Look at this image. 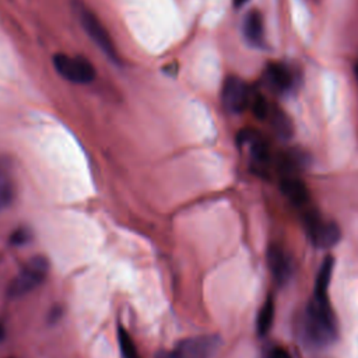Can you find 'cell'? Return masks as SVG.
I'll use <instances>...</instances> for the list:
<instances>
[{"instance_id": "12", "label": "cell", "mask_w": 358, "mask_h": 358, "mask_svg": "<svg viewBox=\"0 0 358 358\" xmlns=\"http://www.w3.org/2000/svg\"><path fill=\"white\" fill-rule=\"evenodd\" d=\"M266 77H267V81L270 83V85L278 91L288 90L292 83L291 73L287 70L285 66H282L280 63H270L266 70Z\"/></svg>"}, {"instance_id": "3", "label": "cell", "mask_w": 358, "mask_h": 358, "mask_svg": "<svg viewBox=\"0 0 358 358\" xmlns=\"http://www.w3.org/2000/svg\"><path fill=\"white\" fill-rule=\"evenodd\" d=\"M53 64L57 73L71 83L88 84L95 78L94 66L84 57L57 53L53 57Z\"/></svg>"}, {"instance_id": "13", "label": "cell", "mask_w": 358, "mask_h": 358, "mask_svg": "<svg viewBox=\"0 0 358 358\" xmlns=\"http://www.w3.org/2000/svg\"><path fill=\"white\" fill-rule=\"evenodd\" d=\"M274 319V301L271 298H267L263 306L260 308L256 319V331L259 336H266L273 324Z\"/></svg>"}, {"instance_id": "17", "label": "cell", "mask_w": 358, "mask_h": 358, "mask_svg": "<svg viewBox=\"0 0 358 358\" xmlns=\"http://www.w3.org/2000/svg\"><path fill=\"white\" fill-rule=\"evenodd\" d=\"M13 194V185L7 179H0V211L11 203Z\"/></svg>"}, {"instance_id": "14", "label": "cell", "mask_w": 358, "mask_h": 358, "mask_svg": "<svg viewBox=\"0 0 358 358\" xmlns=\"http://www.w3.org/2000/svg\"><path fill=\"white\" fill-rule=\"evenodd\" d=\"M271 124L275 133L282 138H288L292 134V124L281 109H274L271 112Z\"/></svg>"}, {"instance_id": "5", "label": "cell", "mask_w": 358, "mask_h": 358, "mask_svg": "<svg viewBox=\"0 0 358 358\" xmlns=\"http://www.w3.org/2000/svg\"><path fill=\"white\" fill-rule=\"evenodd\" d=\"M221 344V338L215 334L194 336L182 340L172 357L173 358H211Z\"/></svg>"}, {"instance_id": "8", "label": "cell", "mask_w": 358, "mask_h": 358, "mask_svg": "<svg viewBox=\"0 0 358 358\" xmlns=\"http://www.w3.org/2000/svg\"><path fill=\"white\" fill-rule=\"evenodd\" d=\"M267 264L268 268L277 281V284L284 285L288 282L292 274L291 259L285 250L278 245H270L267 249Z\"/></svg>"}, {"instance_id": "16", "label": "cell", "mask_w": 358, "mask_h": 358, "mask_svg": "<svg viewBox=\"0 0 358 358\" xmlns=\"http://www.w3.org/2000/svg\"><path fill=\"white\" fill-rule=\"evenodd\" d=\"M252 110H253V115L260 120H263L268 116L270 106H268V103H267V101L263 95H260V94L255 95L253 102H252Z\"/></svg>"}, {"instance_id": "11", "label": "cell", "mask_w": 358, "mask_h": 358, "mask_svg": "<svg viewBox=\"0 0 358 358\" xmlns=\"http://www.w3.org/2000/svg\"><path fill=\"white\" fill-rule=\"evenodd\" d=\"M333 267H334V259H333V256L329 255L323 259L322 266H320L319 273H317L316 280H315V291H313V298L315 299H319V301L327 299L326 295H327Z\"/></svg>"}, {"instance_id": "21", "label": "cell", "mask_w": 358, "mask_h": 358, "mask_svg": "<svg viewBox=\"0 0 358 358\" xmlns=\"http://www.w3.org/2000/svg\"><path fill=\"white\" fill-rule=\"evenodd\" d=\"M4 334H6V330H4V326L0 323V341L4 338Z\"/></svg>"}, {"instance_id": "10", "label": "cell", "mask_w": 358, "mask_h": 358, "mask_svg": "<svg viewBox=\"0 0 358 358\" xmlns=\"http://www.w3.org/2000/svg\"><path fill=\"white\" fill-rule=\"evenodd\" d=\"M263 17L257 10H252L243 20V35L249 43L260 46L263 43Z\"/></svg>"}, {"instance_id": "7", "label": "cell", "mask_w": 358, "mask_h": 358, "mask_svg": "<svg viewBox=\"0 0 358 358\" xmlns=\"http://www.w3.org/2000/svg\"><path fill=\"white\" fill-rule=\"evenodd\" d=\"M248 101L249 94L246 84L239 77H228L222 85V103L227 110L232 113H241L246 109Z\"/></svg>"}, {"instance_id": "9", "label": "cell", "mask_w": 358, "mask_h": 358, "mask_svg": "<svg viewBox=\"0 0 358 358\" xmlns=\"http://www.w3.org/2000/svg\"><path fill=\"white\" fill-rule=\"evenodd\" d=\"M280 190L295 206H303L309 200V190L306 185L294 176H285L280 180Z\"/></svg>"}, {"instance_id": "15", "label": "cell", "mask_w": 358, "mask_h": 358, "mask_svg": "<svg viewBox=\"0 0 358 358\" xmlns=\"http://www.w3.org/2000/svg\"><path fill=\"white\" fill-rule=\"evenodd\" d=\"M117 338H119L120 350H122L124 358H140V355L137 352V348L133 343V338L130 337V334L123 327H119Z\"/></svg>"}, {"instance_id": "19", "label": "cell", "mask_w": 358, "mask_h": 358, "mask_svg": "<svg viewBox=\"0 0 358 358\" xmlns=\"http://www.w3.org/2000/svg\"><path fill=\"white\" fill-rule=\"evenodd\" d=\"M270 358H291L289 352L282 347H274L271 351Z\"/></svg>"}, {"instance_id": "4", "label": "cell", "mask_w": 358, "mask_h": 358, "mask_svg": "<svg viewBox=\"0 0 358 358\" xmlns=\"http://www.w3.org/2000/svg\"><path fill=\"white\" fill-rule=\"evenodd\" d=\"M305 228L306 232L312 241V243L317 248L327 249L334 246L340 238H341V231L337 224L331 221L323 220L317 213L310 211L305 215Z\"/></svg>"}, {"instance_id": "20", "label": "cell", "mask_w": 358, "mask_h": 358, "mask_svg": "<svg viewBox=\"0 0 358 358\" xmlns=\"http://www.w3.org/2000/svg\"><path fill=\"white\" fill-rule=\"evenodd\" d=\"M248 0H234V6L235 7H242Z\"/></svg>"}, {"instance_id": "18", "label": "cell", "mask_w": 358, "mask_h": 358, "mask_svg": "<svg viewBox=\"0 0 358 358\" xmlns=\"http://www.w3.org/2000/svg\"><path fill=\"white\" fill-rule=\"evenodd\" d=\"M29 239H31V231L28 228H17L10 236V243L20 246L29 242Z\"/></svg>"}, {"instance_id": "6", "label": "cell", "mask_w": 358, "mask_h": 358, "mask_svg": "<svg viewBox=\"0 0 358 358\" xmlns=\"http://www.w3.org/2000/svg\"><path fill=\"white\" fill-rule=\"evenodd\" d=\"M80 22L83 28L85 29L87 35L91 38V41L112 60H116V49L113 45V41L108 32V29L102 25L99 18L87 10L85 7H81L78 11Z\"/></svg>"}, {"instance_id": "1", "label": "cell", "mask_w": 358, "mask_h": 358, "mask_svg": "<svg viewBox=\"0 0 358 358\" xmlns=\"http://www.w3.org/2000/svg\"><path fill=\"white\" fill-rule=\"evenodd\" d=\"M303 338L315 347L330 344L336 337L334 316L327 299H312L302 319Z\"/></svg>"}, {"instance_id": "2", "label": "cell", "mask_w": 358, "mask_h": 358, "mask_svg": "<svg viewBox=\"0 0 358 358\" xmlns=\"http://www.w3.org/2000/svg\"><path fill=\"white\" fill-rule=\"evenodd\" d=\"M49 273V260L45 256H34L21 267L7 287L10 298H21L41 285Z\"/></svg>"}, {"instance_id": "22", "label": "cell", "mask_w": 358, "mask_h": 358, "mask_svg": "<svg viewBox=\"0 0 358 358\" xmlns=\"http://www.w3.org/2000/svg\"><path fill=\"white\" fill-rule=\"evenodd\" d=\"M355 76H357V80H358V62L355 63Z\"/></svg>"}]
</instances>
